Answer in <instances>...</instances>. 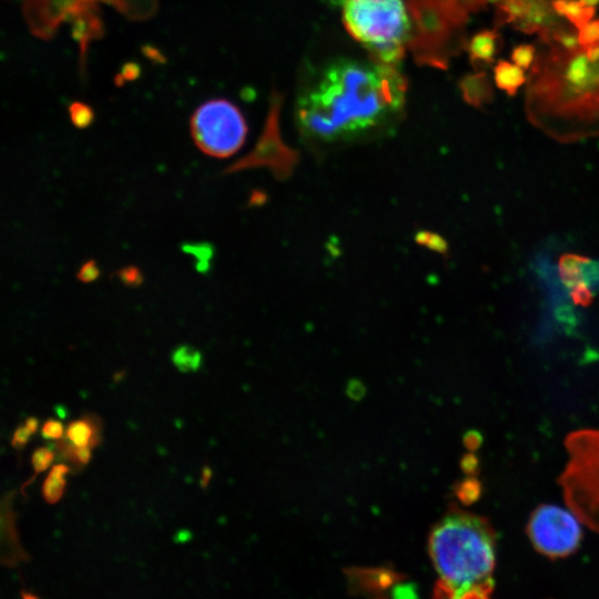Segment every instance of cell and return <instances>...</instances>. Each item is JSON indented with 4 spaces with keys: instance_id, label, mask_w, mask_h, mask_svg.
<instances>
[{
    "instance_id": "obj_27",
    "label": "cell",
    "mask_w": 599,
    "mask_h": 599,
    "mask_svg": "<svg viewBox=\"0 0 599 599\" xmlns=\"http://www.w3.org/2000/svg\"><path fill=\"white\" fill-rule=\"evenodd\" d=\"M192 535L187 529L179 530L174 536V541L177 544L186 542L191 539Z\"/></svg>"
},
{
    "instance_id": "obj_17",
    "label": "cell",
    "mask_w": 599,
    "mask_h": 599,
    "mask_svg": "<svg viewBox=\"0 0 599 599\" xmlns=\"http://www.w3.org/2000/svg\"><path fill=\"white\" fill-rule=\"evenodd\" d=\"M69 115L72 124L79 129L88 128L94 120L92 108L80 101L72 102L69 106Z\"/></svg>"
},
{
    "instance_id": "obj_1",
    "label": "cell",
    "mask_w": 599,
    "mask_h": 599,
    "mask_svg": "<svg viewBox=\"0 0 599 599\" xmlns=\"http://www.w3.org/2000/svg\"><path fill=\"white\" fill-rule=\"evenodd\" d=\"M406 83L389 64L341 60L328 65L296 103L302 133L321 142L361 136L403 108Z\"/></svg>"
},
{
    "instance_id": "obj_13",
    "label": "cell",
    "mask_w": 599,
    "mask_h": 599,
    "mask_svg": "<svg viewBox=\"0 0 599 599\" xmlns=\"http://www.w3.org/2000/svg\"><path fill=\"white\" fill-rule=\"evenodd\" d=\"M551 2L556 12L576 30L582 28L595 14V8L583 4L580 0H551Z\"/></svg>"
},
{
    "instance_id": "obj_11",
    "label": "cell",
    "mask_w": 599,
    "mask_h": 599,
    "mask_svg": "<svg viewBox=\"0 0 599 599\" xmlns=\"http://www.w3.org/2000/svg\"><path fill=\"white\" fill-rule=\"evenodd\" d=\"M500 37L496 31L485 30L473 37L469 52L473 62L479 65H489L499 51Z\"/></svg>"
},
{
    "instance_id": "obj_29",
    "label": "cell",
    "mask_w": 599,
    "mask_h": 599,
    "mask_svg": "<svg viewBox=\"0 0 599 599\" xmlns=\"http://www.w3.org/2000/svg\"><path fill=\"white\" fill-rule=\"evenodd\" d=\"M38 424H39V422H38V419L35 417H29L26 420L24 427L28 430V433L30 435H32L33 433H35V430L38 428Z\"/></svg>"
},
{
    "instance_id": "obj_6",
    "label": "cell",
    "mask_w": 599,
    "mask_h": 599,
    "mask_svg": "<svg viewBox=\"0 0 599 599\" xmlns=\"http://www.w3.org/2000/svg\"><path fill=\"white\" fill-rule=\"evenodd\" d=\"M195 145L206 155L227 158L243 145L247 125L240 109L225 99L200 104L190 120Z\"/></svg>"
},
{
    "instance_id": "obj_25",
    "label": "cell",
    "mask_w": 599,
    "mask_h": 599,
    "mask_svg": "<svg viewBox=\"0 0 599 599\" xmlns=\"http://www.w3.org/2000/svg\"><path fill=\"white\" fill-rule=\"evenodd\" d=\"M140 73V68L135 63H126L122 72L116 77L115 83L121 84L125 81L134 80Z\"/></svg>"
},
{
    "instance_id": "obj_14",
    "label": "cell",
    "mask_w": 599,
    "mask_h": 599,
    "mask_svg": "<svg viewBox=\"0 0 599 599\" xmlns=\"http://www.w3.org/2000/svg\"><path fill=\"white\" fill-rule=\"evenodd\" d=\"M494 80L499 89L512 95L526 82V77L522 68L501 60L494 68Z\"/></svg>"
},
{
    "instance_id": "obj_28",
    "label": "cell",
    "mask_w": 599,
    "mask_h": 599,
    "mask_svg": "<svg viewBox=\"0 0 599 599\" xmlns=\"http://www.w3.org/2000/svg\"><path fill=\"white\" fill-rule=\"evenodd\" d=\"M212 477V470L209 466H204L201 471V487L205 488Z\"/></svg>"
},
{
    "instance_id": "obj_22",
    "label": "cell",
    "mask_w": 599,
    "mask_h": 599,
    "mask_svg": "<svg viewBox=\"0 0 599 599\" xmlns=\"http://www.w3.org/2000/svg\"><path fill=\"white\" fill-rule=\"evenodd\" d=\"M41 434L45 439L58 440L64 435L63 425L59 420L49 418L42 425Z\"/></svg>"
},
{
    "instance_id": "obj_15",
    "label": "cell",
    "mask_w": 599,
    "mask_h": 599,
    "mask_svg": "<svg viewBox=\"0 0 599 599\" xmlns=\"http://www.w3.org/2000/svg\"><path fill=\"white\" fill-rule=\"evenodd\" d=\"M69 470L64 464H57L51 468L42 486V495L48 504H55L62 497L65 487L64 475Z\"/></svg>"
},
{
    "instance_id": "obj_3",
    "label": "cell",
    "mask_w": 599,
    "mask_h": 599,
    "mask_svg": "<svg viewBox=\"0 0 599 599\" xmlns=\"http://www.w3.org/2000/svg\"><path fill=\"white\" fill-rule=\"evenodd\" d=\"M428 552L436 597L486 599L494 591L496 534L487 518L453 506L432 529Z\"/></svg>"
},
{
    "instance_id": "obj_21",
    "label": "cell",
    "mask_w": 599,
    "mask_h": 599,
    "mask_svg": "<svg viewBox=\"0 0 599 599\" xmlns=\"http://www.w3.org/2000/svg\"><path fill=\"white\" fill-rule=\"evenodd\" d=\"M487 2L488 0H454L450 7L465 19L468 11H477Z\"/></svg>"
},
{
    "instance_id": "obj_4",
    "label": "cell",
    "mask_w": 599,
    "mask_h": 599,
    "mask_svg": "<svg viewBox=\"0 0 599 599\" xmlns=\"http://www.w3.org/2000/svg\"><path fill=\"white\" fill-rule=\"evenodd\" d=\"M348 32L377 62L396 63L404 53L409 20L403 0H339Z\"/></svg>"
},
{
    "instance_id": "obj_16",
    "label": "cell",
    "mask_w": 599,
    "mask_h": 599,
    "mask_svg": "<svg viewBox=\"0 0 599 599\" xmlns=\"http://www.w3.org/2000/svg\"><path fill=\"white\" fill-rule=\"evenodd\" d=\"M172 362L183 373L199 369L202 357L201 353L189 345L177 347L172 354Z\"/></svg>"
},
{
    "instance_id": "obj_12",
    "label": "cell",
    "mask_w": 599,
    "mask_h": 599,
    "mask_svg": "<svg viewBox=\"0 0 599 599\" xmlns=\"http://www.w3.org/2000/svg\"><path fill=\"white\" fill-rule=\"evenodd\" d=\"M464 98L474 106H483L493 100V87L488 75L480 72L463 80Z\"/></svg>"
},
{
    "instance_id": "obj_18",
    "label": "cell",
    "mask_w": 599,
    "mask_h": 599,
    "mask_svg": "<svg viewBox=\"0 0 599 599\" xmlns=\"http://www.w3.org/2000/svg\"><path fill=\"white\" fill-rule=\"evenodd\" d=\"M53 459H54L53 450L47 447H40L37 450H34L31 456V463H32L34 473H33L32 478L24 483V485L21 487V490L23 491V488L28 484H30L39 473L45 470L51 465Z\"/></svg>"
},
{
    "instance_id": "obj_2",
    "label": "cell",
    "mask_w": 599,
    "mask_h": 599,
    "mask_svg": "<svg viewBox=\"0 0 599 599\" xmlns=\"http://www.w3.org/2000/svg\"><path fill=\"white\" fill-rule=\"evenodd\" d=\"M541 41L527 79L529 121L561 142L599 135V41L581 43L577 32Z\"/></svg>"
},
{
    "instance_id": "obj_23",
    "label": "cell",
    "mask_w": 599,
    "mask_h": 599,
    "mask_svg": "<svg viewBox=\"0 0 599 599\" xmlns=\"http://www.w3.org/2000/svg\"><path fill=\"white\" fill-rule=\"evenodd\" d=\"M98 276L99 268L94 261H88L87 263H84L78 273V278L84 283L92 282L97 280Z\"/></svg>"
},
{
    "instance_id": "obj_19",
    "label": "cell",
    "mask_w": 599,
    "mask_h": 599,
    "mask_svg": "<svg viewBox=\"0 0 599 599\" xmlns=\"http://www.w3.org/2000/svg\"><path fill=\"white\" fill-rule=\"evenodd\" d=\"M537 50L531 44L517 45L511 52L512 62L522 69H530L536 58Z\"/></svg>"
},
{
    "instance_id": "obj_7",
    "label": "cell",
    "mask_w": 599,
    "mask_h": 599,
    "mask_svg": "<svg viewBox=\"0 0 599 599\" xmlns=\"http://www.w3.org/2000/svg\"><path fill=\"white\" fill-rule=\"evenodd\" d=\"M581 521L569 509L544 504L531 514L527 525L528 537L540 554L550 558L566 557L578 548Z\"/></svg>"
},
{
    "instance_id": "obj_26",
    "label": "cell",
    "mask_w": 599,
    "mask_h": 599,
    "mask_svg": "<svg viewBox=\"0 0 599 599\" xmlns=\"http://www.w3.org/2000/svg\"><path fill=\"white\" fill-rule=\"evenodd\" d=\"M29 436L30 434L28 433L26 427L19 426L12 436V447L16 449H21L28 443Z\"/></svg>"
},
{
    "instance_id": "obj_24",
    "label": "cell",
    "mask_w": 599,
    "mask_h": 599,
    "mask_svg": "<svg viewBox=\"0 0 599 599\" xmlns=\"http://www.w3.org/2000/svg\"><path fill=\"white\" fill-rule=\"evenodd\" d=\"M119 277L128 285H138L142 280L140 271L133 266L121 270L119 272Z\"/></svg>"
},
{
    "instance_id": "obj_9",
    "label": "cell",
    "mask_w": 599,
    "mask_h": 599,
    "mask_svg": "<svg viewBox=\"0 0 599 599\" xmlns=\"http://www.w3.org/2000/svg\"><path fill=\"white\" fill-rule=\"evenodd\" d=\"M94 0H26L24 12L31 30L39 37L51 35L63 20H74L95 9Z\"/></svg>"
},
{
    "instance_id": "obj_30",
    "label": "cell",
    "mask_w": 599,
    "mask_h": 599,
    "mask_svg": "<svg viewBox=\"0 0 599 599\" xmlns=\"http://www.w3.org/2000/svg\"><path fill=\"white\" fill-rule=\"evenodd\" d=\"M580 1L588 7H595L599 3V0H580Z\"/></svg>"
},
{
    "instance_id": "obj_10",
    "label": "cell",
    "mask_w": 599,
    "mask_h": 599,
    "mask_svg": "<svg viewBox=\"0 0 599 599\" xmlns=\"http://www.w3.org/2000/svg\"><path fill=\"white\" fill-rule=\"evenodd\" d=\"M64 437L75 447L94 448L101 441V422L93 415L83 416L68 424Z\"/></svg>"
},
{
    "instance_id": "obj_5",
    "label": "cell",
    "mask_w": 599,
    "mask_h": 599,
    "mask_svg": "<svg viewBox=\"0 0 599 599\" xmlns=\"http://www.w3.org/2000/svg\"><path fill=\"white\" fill-rule=\"evenodd\" d=\"M568 460L559 476L568 508L599 532V429H578L565 440Z\"/></svg>"
},
{
    "instance_id": "obj_20",
    "label": "cell",
    "mask_w": 599,
    "mask_h": 599,
    "mask_svg": "<svg viewBox=\"0 0 599 599\" xmlns=\"http://www.w3.org/2000/svg\"><path fill=\"white\" fill-rule=\"evenodd\" d=\"M578 41L581 43H592L599 41V20H590L582 28L577 30Z\"/></svg>"
},
{
    "instance_id": "obj_8",
    "label": "cell",
    "mask_w": 599,
    "mask_h": 599,
    "mask_svg": "<svg viewBox=\"0 0 599 599\" xmlns=\"http://www.w3.org/2000/svg\"><path fill=\"white\" fill-rule=\"evenodd\" d=\"M497 6V21L511 23L525 32H537L541 40L571 32L552 7L551 0H488Z\"/></svg>"
}]
</instances>
